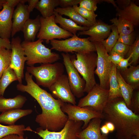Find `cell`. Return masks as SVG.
Wrapping results in <instances>:
<instances>
[{
    "instance_id": "obj_44",
    "label": "cell",
    "mask_w": 139,
    "mask_h": 139,
    "mask_svg": "<svg viewBox=\"0 0 139 139\" xmlns=\"http://www.w3.org/2000/svg\"><path fill=\"white\" fill-rule=\"evenodd\" d=\"M39 1V0H27L28 2V8L29 12H32L35 8L36 4Z\"/></svg>"
},
{
    "instance_id": "obj_29",
    "label": "cell",
    "mask_w": 139,
    "mask_h": 139,
    "mask_svg": "<svg viewBox=\"0 0 139 139\" xmlns=\"http://www.w3.org/2000/svg\"><path fill=\"white\" fill-rule=\"evenodd\" d=\"M32 131L30 127L26 128L23 124L5 126L0 124V139L12 134L24 136V131Z\"/></svg>"
},
{
    "instance_id": "obj_34",
    "label": "cell",
    "mask_w": 139,
    "mask_h": 139,
    "mask_svg": "<svg viewBox=\"0 0 139 139\" xmlns=\"http://www.w3.org/2000/svg\"><path fill=\"white\" fill-rule=\"evenodd\" d=\"M132 56L130 62L131 65L136 66L138 61L139 58V38L137 36L133 44L130 46L129 50L127 54V57L131 54Z\"/></svg>"
},
{
    "instance_id": "obj_12",
    "label": "cell",
    "mask_w": 139,
    "mask_h": 139,
    "mask_svg": "<svg viewBox=\"0 0 139 139\" xmlns=\"http://www.w3.org/2000/svg\"><path fill=\"white\" fill-rule=\"evenodd\" d=\"M61 55L71 91L75 97L80 98L84 95L85 82L72 63L70 55L68 53H64Z\"/></svg>"
},
{
    "instance_id": "obj_50",
    "label": "cell",
    "mask_w": 139,
    "mask_h": 139,
    "mask_svg": "<svg viewBox=\"0 0 139 139\" xmlns=\"http://www.w3.org/2000/svg\"><path fill=\"white\" fill-rule=\"evenodd\" d=\"M127 139H139V137L136 136H133Z\"/></svg>"
},
{
    "instance_id": "obj_24",
    "label": "cell",
    "mask_w": 139,
    "mask_h": 139,
    "mask_svg": "<svg viewBox=\"0 0 139 139\" xmlns=\"http://www.w3.org/2000/svg\"><path fill=\"white\" fill-rule=\"evenodd\" d=\"M27 100L26 97L19 95L13 98H6L0 97V112H2L10 110L20 109Z\"/></svg>"
},
{
    "instance_id": "obj_35",
    "label": "cell",
    "mask_w": 139,
    "mask_h": 139,
    "mask_svg": "<svg viewBox=\"0 0 139 139\" xmlns=\"http://www.w3.org/2000/svg\"><path fill=\"white\" fill-rule=\"evenodd\" d=\"M73 7L80 15L85 19L94 23L97 22L96 18L97 15L94 12L80 7L77 5Z\"/></svg>"
},
{
    "instance_id": "obj_23",
    "label": "cell",
    "mask_w": 139,
    "mask_h": 139,
    "mask_svg": "<svg viewBox=\"0 0 139 139\" xmlns=\"http://www.w3.org/2000/svg\"><path fill=\"white\" fill-rule=\"evenodd\" d=\"M55 21L59 24L60 27L73 34H76L78 31H82L88 30L90 27L79 25L70 19L63 17L55 11Z\"/></svg>"
},
{
    "instance_id": "obj_31",
    "label": "cell",
    "mask_w": 139,
    "mask_h": 139,
    "mask_svg": "<svg viewBox=\"0 0 139 139\" xmlns=\"http://www.w3.org/2000/svg\"><path fill=\"white\" fill-rule=\"evenodd\" d=\"M110 21L116 27L119 35H124L131 33L134 30V26L124 19L119 17L113 18Z\"/></svg>"
},
{
    "instance_id": "obj_11",
    "label": "cell",
    "mask_w": 139,
    "mask_h": 139,
    "mask_svg": "<svg viewBox=\"0 0 139 139\" xmlns=\"http://www.w3.org/2000/svg\"><path fill=\"white\" fill-rule=\"evenodd\" d=\"M61 109L64 112L67 114L68 120L76 121H83L84 123L82 127V130L87 126L92 119L99 118L103 119V118L102 114L86 108L63 102Z\"/></svg>"
},
{
    "instance_id": "obj_18",
    "label": "cell",
    "mask_w": 139,
    "mask_h": 139,
    "mask_svg": "<svg viewBox=\"0 0 139 139\" xmlns=\"http://www.w3.org/2000/svg\"><path fill=\"white\" fill-rule=\"evenodd\" d=\"M3 8L0 11V37L9 39L11 36L12 18L14 8L10 7L6 3Z\"/></svg>"
},
{
    "instance_id": "obj_36",
    "label": "cell",
    "mask_w": 139,
    "mask_h": 139,
    "mask_svg": "<svg viewBox=\"0 0 139 139\" xmlns=\"http://www.w3.org/2000/svg\"><path fill=\"white\" fill-rule=\"evenodd\" d=\"M130 47V46L125 45L117 41L110 54L116 53L124 58L125 56L127 54Z\"/></svg>"
},
{
    "instance_id": "obj_10",
    "label": "cell",
    "mask_w": 139,
    "mask_h": 139,
    "mask_svg": "<svg viewBox=\"0 0 139 139\" xmlns=\"http://www.w3.org/2000/svg\"><path fill=\"white\" fill-rule=\"evenodd\" d=\"M82 121H76L68 120L63 128L57 132L37 128L35 132L43 139H80L77 134L82 130Z\"/></svg>"
},
{
    "instance_id": "obj_30",
    "label": "cell",
    "mask_w": 139,
    "mask_h": 139,
    "mask_svg": "<svg viewBox=\"0 0 139 139\" xmlns=\"http://www.w3.org/2000/svg\"><path fill=\"white\" fill-rule=\"evenodd\" d=\"M15 81H18L17 75L14 70L9 66L4 71L0 79V97L3 96L7 88Z\"/></svg>"
},
{
    "instance_id": "obj_40",
    "label": "cell",
    "mask_w": 139,
    "mask_h": 139,
    "mask_svg": "<svg viewBox=\"0 0 139 139\" xmlns=\"http://www.w3.org/2000/svg\"><path fill=\"white\" fill-rule=\"evenodd\" d=\"M132 54H131L126 58H123L117 66V69L119 71H123L130 66L131 63L129 61L131 59Z\"/></svg>"
},
{
    "instance_id": "obj_19",
    "label": "cell",
    "mask_w": 139,
    "mask_h": 139,
    "mask_svg": "<svg viewBox=\"0 0 139 139\" xmlns=\"http://www.w3.org/2000/svg\"><path fill=\"white\" fill-rule=\"evenodd\" d=\"M101 119H92L87 126L77 134L80 139H109L107 135L101 134L100 127Z\"/></svg>"
},
{
    "instance_id": "obj_27",
    "label": "cell",
    "mask_w": 139,
    "mask_h": 139,
    "mask_svg": "<svg viewBox=\"0 0 139 139\" xmlns=\"http://www.w3.org/2000/svg\"><path fill=\"white\" fill-rule=\"evenodd\" d=\"M59 6L58 0H40L35 8L44 18L50 17L54 14L55 8Z\"/></svg>"
},
{
    "instance_id": "obj_16",
    "label": "cell",
    "mask_w": 139,
    "mask_h": 139,
    "mask_svg": "<svg viewBox=\"0 0 139 139\" xmlns=\"http://www.w3.org/2000/svg\"><path fill=\"white\" fill-rule=\"evenodd\" d=\"M112 25H109L102 22L97 21L88 30L80 31L77 35L78 36H89V40L93 42H101L107 38L111 33Z\"/></svg>"
},
{
    "instance_id": "obj_6",
    "label": "cell",
    "mask_w": 139,
    "mask_h": 139,
    "mask_svg": "<svg viewBox=\"0 0 139 139\" xmlns=\"http://www.w3.org/2000/svg\"><path fill=\"white\" fill-rule=\"evenodd\" d=\"M89 39V37L80 38L74 34L71 37L65 40L52 39L50 41L51 46L50 49L66 53H83L96 51L95 45L90 41Z\"/></svg>"
},
{
    "instance_id": "obj_32",
    "label": "cell",
    "mask_w": 139,
    "mask_h": 139,
    "mask_svg": "<svg viewBox=\"0 0 139 139\" xmlns=\"http://www.w3.org/2000/svg\"><path fill=\"white\" fill-rule=\"evenodd\" d=\"M111 30L112 32L107 38L101 41L108 53H109L117 42L119 37L117 28L114 24H112Z\"/></svg>"
},
{
    "instance_id": "obj_42",
    "label": "cell",
    "mask_w": 139,
    "mask_h": 139,
    "mask_svg": "<svg viewBox=\"0 0 139 139\" xmlns=\"http://www.w3.org/2000/svg\"><path fill=\"white\" fill-rule=\"evenodd\" d=\"M108 58L111 63L117 66L121 60L124 58L117 54L112 53L109 55Z\"/></svg>"
},
{
    "instance_id": "obj_49",
    "label": "cell",
    "mask_w": 139,
    "mask_h": 139,
    "mask_svg": "<svg viewBox=\"0 0 139 139\" xmlns=\"http://www.w3.org/2000/svg\"><path fill=\"white\" fill-rule=\"evenodd\" d=\"M6 2V0H0V10L3 7V5Z\"/></svg>"
},
{
    "instance_id": "obj_3",
    "label": "cell",
    "mask_w": 139,
    "mask_h": 139,
    "mask_svg": "<svg viewBox=\"0 0 139 139\" xmlns=\"http://www.w3.org/2000/svg\"><path fill=\"white\" fill-rule=\"evenodd\" d=\"M95 52L70 55L73 65L85 82L84 92L88 93L97 84L94 76L97 55Z\"/></svg>"
},
{
    "instance_id": "obj_4",
    "label": "cell",
    "mask_w": 139,
    "mask_h": 139,
    "mask_svg": "<svg viewBox=\"0 0 139 139\" xmlns=\"http://www.w3.org/2000/svg\"><path fill=\"white\" fill-rule=\"evenodd\" d=\"M44 40L38 39L33 42L24 41L21 42L24 54L27 58L26 63L29 66L37 63H52L60 59L59 55L51 52L42 42Z\"/></svg>"
},
{
    "instance_id": "obj_15",
    "label": "cell",
    "mask_w": 139,
    "mask_h": 139,
    "mask_svg": "<svg viewBox=\"0 0 139 139\" xmlns=\"http://www.w3.org/2000/svg\"><path fill=\"white\" fill-rule=\"evenodd\" d=\"M122 4H118L121 7L117 6L116 15L125 19L134 26L139 24V7L130 0L118 1Z\"/></svg>"
},
{
    "instance_id": "obj_46",
    "label": "cell",
    "mask_w": 139,
    "mask_h": 139,
    "mask_svg": "<svg viewBox=\"0 0 139 139\" xmlns=\"http://www.w3.org/2000/svg\"><path fill=\"white\" fill-rule=\"evenodd\" d=\"M22 0H6V3L10 7L14 8Z\"/></svg>"
},
{
    "instance_id": "obj_20",
    "label": "cell",
    "mask_w": 139,
    "mask_h": 139,
    "mask_svg": "<svg viewBox=\"0 0 139 139\" xmlns=\"http://www.w3.org/2000/svg\"><path fill=\"white\" fill-rule=\"evenodd\" d=\"M40 17L38 15L35 19L29 18L25 22L21 30L23 33L24 41H34L41 27Z\"/></svg>"
},
{
    "instance_id": "obj_8",
    "label": "cell",
    "mask_w": 139,
    "mask_h": 139,
    "mask_svg": "<svg viewBox=\"0 0 139 139\" xmlns=\"http://www.w3.org/2000/svg\"><path fill=\"white\" fill-rule=\"evenodd\" d=\"M55 15L46 18L40 17L41 27L37 34L38 39L45 40L48 44L50 40L58 39H66L73 34L58 26L55 21Z\"/></svg>"
},
{
    "instance_id": "obj_47",
    "label": "cell",
    "mask_w": 139,
    "mask_h": 139,
    "mask_svg": "<svg viewBox=\"0 0 139 139\" xmlns=\"http://www.w3.org/2000/svg\"><path fill=\"white\" fill-rule=\"evenodd\" d=\"M105 124L109 132H112L115 130V127L114 124L110 121H106Z\"/></svg>"
},
{
    "instance_id": "obj_38",
    "label": "cell",
    "mask_w": 139,
    "mask_h": 139,
    "mask_svg": "<svg viewBox=\"0 0 139 139\" xmlns=\"http://www.w3.org/2000/svg\"><path fill=\"white\" fill-rule=\"evenodd\" d=\"M135 34L134 31L128 34L119 35L117 41L125 45L131 46L135 41Z\"/></svg>"
},
{
    "instance_id": "obj_45",
    "label": "cell",
    "mask_w": 139,
    "mask_h": 139,
    "mask_svg": "<svg viewBox=\"0 0 139 139\" xmlns=\"http://www.w3.org/2000/svg\"><path fill=\"white\" fill-rule=\"evenodd\" d=\"M0 139H28L27 137H24L15 134H12L7 135Z\"/></svg>"
},
{
    "instance_id": "obj_22",
    "label": "cell",
    "mask_w": 139,
    "mask_h": 139,
    "mask_svg": "<svg viewBox=\"0 0 139 139\" xmlns=\"http://www.w3.org/2000/svg\"><path fill=\"white\" fill-rule=\"evenodd\" d=\"M54 11L62 16L64 15L68 16L70 19L80 26L90 27L95 23L84 18L73 7L64 8L57 7L55 9Z\"/></svg>"
},
{
    "instance_id": "obj_9",
    "label": "cell",
    "mask_w": 139,
    "mask_h": 139,
    "mask_svg": "<svg viewBox=\"0 0 139 139\" xmlns=\"http://www.w3.org/2000/svg\"><path fill=\"white\" fill-rule=\"evenodd\" d=\"M93 43L95 45L97 55L95 74L99 78L100 86L104 89L109 90V77L112 63L108 59L109 55L101 42Z\"/></svg>"
},
{
    "instance_id": "obj_48",
    "label": "cell",
    "mask_w": 139,
    "mask_h": 139,
    "mask_svg": "<svg viewBox=\"0 0 139 139\" xmlns=\"http://www.w3.org/2000/svg\"><path fill=\"white\" fill-rule=\"evenodd\" d=\"M100 130L102 134L105 135H108L109 133L108 129L105 124L100 127Z\"/></svg>"
},
{
    "instance_id": "obj_17",
    "label": "cell",
    "mask_w": 139,
    "mask_h": 139,
    "mask_svg": "<svg viewBox=\"0 0 139 139\" xmlns=\"http://www.w3.org/2000/svg\"><path fill=\"white\" fill-rule=\"evenodd\" d=\"M27 2V0H22L14 10L12 16V37H13L17 32L21 31L25 22L29 18L30 13L28 5L25 4Z\"/></svg>"
},
{
    "instance_id": "obj_28",
    "label": "cell",
    "mask_w": 139,
    "mask_h": 139,
    "mask_svg": "<svg viewBox=\"0 0 139 139\" xmlns=\"http://www.w3.org/2000/svg\"><path fill=\"white\" fill-rule=\"evenodd\" d=\"M117 77L122 97L127 107L130 109L134 90L131 86L125 81L120 74L119 71L117 70Z\"/></svg>"
},
{
    "instance_id": "obj_5",
    "label": "cell",
    "mask_w": 139,
    "mask_h": 139,
    "mask_svg": "<svg viewBox=\"0 0 139 139\" xmlns=\"http://www.w3.org/2000/svg\"><path fill=\"white\" fill-rule=\"evenodd\" d=\"M27 71L35 77L39 86L48 88L64 72V66L59 62L42 64L39 66H27Z\"/></svg>"
},
{
    "instance_id": "obj_39",
    "label": "cell",
    "mask_w": 139,
    "mask_h": 139,
    "mask_svg": "<svg viewBox=\"0 0 139 139\" xmlns=\"http://www.w3.org/2000/svg\"><path fill=\"white\" fill-rule=\"evenodd\" d=\"M134 113L139 114V91L133 92L130 109Z\"/></svg>"
},
{
    "instance_id": "obj_33",
    "label": "cell",
    "mask_w": 139,
    "mask_h": 139,
    "mask_svg": "<svg viewBox=\"0 0 139 139\" xmlns=\"http://www.w3.org/2000/svg\"><path fill=\"white\" fill-rule=\"evenodd\" d=\"M11 49H0V79L4 71L10 65Z\"/></svg>"
},
{
    "instance_id": "obj_7",
    "label": "cell",
    "mask_w": 139,
    "mask_h": 139,
    "mask_svg": "<svg viewBox=\"0 0 139 139\" xmlns=\"http://www.w3.org/2000/svg\"><path fill=\"white\" fill-rule=\"evenodd\" d=\"M109 90L96 84L87 94L79 100L77 106L102 114L108 101Z\"/></svg>"
},
{
    "instance_id": "obj_43",
    "label": "cell",
    "mask_w": 139,
    "mask_h": 139,
    "mask_svg": "<svg viewBox=\"0 0 139 139\" xmlns=\"http://www.w3.org/2000/svg\"><path fill=\"white\" fill-rule=\"evenodd\" d=\"M1 48L11 49V42L9 39L2 38L0 37V49Z\"/></svg>"
},
{
    "instance_id": "obj_21",
    "label": "cell",
    "mask_w": 139,
    "mask_h": 139,
    "mask_svg": "<svg viewBox=\"0 0 139 139\" xmlns=\"http://www.w3.org/2000/svg\"><path fill=\"white\" fill-rule=\"evenodd\" d=\"M32 112V110L31 109L23 110L17 109L2 112L0 115V123L9 125H14L18 120L31 114Z\"/></svg>"
},
{
    "instance_id": "obj_25",
    "label": "cell",
    "mask_w": 139,
    "mask_h": 139,
    "mask_svg": "<svg viewBox=\"0 0 139 139\" xmlns=\"http://www.w3.org/2000/svg\"><path fill=\"white\" fill-rule=\"evenodd\" d=\"M125 81L131 86L134 90L139 87V65H131L127 69L119 71Z\"/></svg>"
},
{
    "instance_id": "obj_26",
    "label": "cell",
    "mask_w": 139,
    "mask_h": 139,
    "mask_svg": "<svg viewBox=\"0 0 139 139\" xmlns=\"http://www.w3.org/2000/svg\"><path fill=\"white\" fill-rule=\"evenodd\" d=\"M117 66L112 63L111 69L109 77L108 101L118 98L122 97L117 78Z\"/></svg>"
},
{
    "instance_id": "obj_51",
    "label": "cell",
    "mask_w": 139,
    "mask_h": 139,
    "mask_svg": "<svg viewBox=\"0 0 139 139\" xmlns=\"http://www.w3.org/2000/svg\"></svg>"
},
{
    "instance_id": "obj_1",
    "label": "cell",
    "mask_w": 139,
    "mask_h": 139,
    "mask_svg": "<svg viewBox=\"0 0 139 139\" xmlns=\"http://www.w3.org/2000/svg\"><path fill=\"white\" fill-rule=\"evenodd\" d=\"M27 85L19 83L17 90L26 92L34 99L42 109L41 114L37 115L35 121L43 129L51 131H60L68 120V117L62 110V101L56 99L51 94L41 88L32 79V75L27 72L25 74Z\"/></svg>"
},
{
    "instance_id": "obj_13",
    "label": "cell",
    "mask_w": 139,
    "mask_h": 139,
    "mask_svg": "<svg viewBox=\"0 0 139 139\" xmlns=\"http://www.w3.org/2000/svg\"><path fill=\"white\" fill-rule=\"evenodd\" d=\"M21 42V39L18 36L12 38L11 42L12 53L9 65L14 71L19 83L20 84L22 83L24 64L27 60Z\"/></svg>"
},
{
    "instance_id": "obj_14",
    "label": "cell",
    "mask_w": 139,
    "mask_h": 139,
    "mask_svg": "<svg viewBox=\"0 0 139 139\" xmlns=\"http://www.w3.org/2000/svg\"><path fill=\"white\" fill-rule=\"evenodd\" d=\"M48 89L54 98L64 102L76 105V99L71 91L67 75H61Z\"/></svg>"
},
{
    "instance_id": "obj_37",
    "label": "cell",
    "mask_w": 139,
    "mask_h": 139,
    "mask_svg": "<svg viewBox=\"0 0 139 139\" xmlns=\"http://www.w3.org/2000/svg\"><path fill=\"white\" fill-rule=\"evenodd\" d=\"M103 1L99 0H81L79 4V6L94 12L97 8V4Z\"/></svg>"
},
{
    "instance_id": "obj_2",
    "label": "cell",
    "mask_w": 139,
    "mask_h": 139,
    "mask_svg": "<svg viewBox=\"0 0 139 139\" xmlns=\"http://www.w3.org/2000/svg\"><path fill=\"white\" fill-rule=\"evenodd\" d=\"M102 114L103 119L114 124L117 139L139 137V115L127 107L122 97L108 101Z\"/></svg>"
},
{
    "instance_id": "obj_41",
    "label": "cell",
    "mask_w": 139,
    "mask_h": 139,
    "mask_svg": "<svg viewBox=\"0 0 139 139\" xmlns=\"http://www.w3.org/2000/svg\"><path fill=\"white\" fill-rule=\"evenodd\" d=\"M81 0H58L59 6L64 8L73 7L79 4Z\"/></svg>"
}]
</instances>
